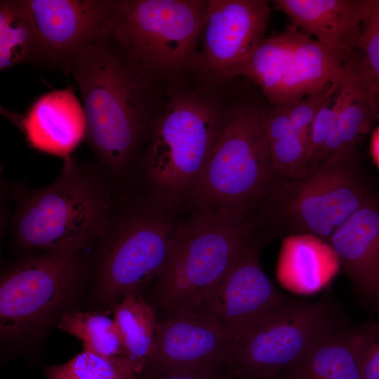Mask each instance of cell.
I'll return each instance as SVG.
<instances>
[{
  "instance_id": "8fae6325",
  "label": "cell",
  "mask_w": 379,
  "mask_h": 379,
  "mask_svg": "<svg viewBox=\"0 0 379 379\" xmlns=\"http://www.w3.org/2000/svg\"><path fill=\"white\" fill-rule=\"evenodd\" d=\"M267 241L256 231L244 242L198 310L230 341L291 300L274 286L261 266L260 253Z\"/></svg>"
},
{
  "instance_id": "e0dca14e",
  "label": "cell",
  "mask_w": 379,
  "mask_h": 379,
  "mask_svg": "<svg viewBox=\"0 0 379 379\" xmlns=\"http://www.w3.org/2000/svg\"><path fill=\"white\" fill-rule=\"evenodd\" d=\"M375 324L352 325L345 319L282 372L290 379H362L364 356Z\"/></svg>"
},
{
  "instance_id": "4dcf8cb0",
  "label": "cell",
  "mask_w": 379,
  "mask_h": 379,
  "mask_svg": "<svg viewBox=\"0 0 379 379\" xmlns=\"http://www.w3.org/2000/svg\"><path fill=\"white\" fill-rule=\"evenodd\" d=\"M263 127L269 143L294 132L288 107H273L270 112L265 110Z\"/></svg>"
},
{
  "instance_id": "7c38bea8",
  "label": "cell",
  "mask_w": 379,
  "mask_h": 379,
  "mask_svg": "<svg viewBox=\"0 0 379 379\" xmlns=\"http://www.w3.org/2000/svg\"><path fill=\"white\" fill-rule=\"evenodd\" d=\"M156 315L152 347L138 375L229 373L231 341L208 317L200 311L190 310Z\"/></svg>"
},
{
  "instance_id": "ffe728a7",
  "label": "cell",
  "mask_w": 379,
  "mask_h": 379,
  "mask_svg": "<svg viewBox=\"0 0 379 379\" xmlns=\"http://www.w3.org/2000/svg\"><path fill=\"white\" fill-rule=\"evenodd\" d=\"M340 84L345 98L335 127L328 140L340 151L356 148L379 118L376 86L357 51L343 65Z\"/></svg>"
},
{
  "instance_id": "5bb4252c",
  "label": "cell",
  "mask_w": 379,
  "mask_h": 379,
  "mask_svg": "<svg viewBox=\"0 0 379 379\" xmlns=\"http://www.w3.org/2000/svg\"><path fill=\"white\" fill-rule=\"evenodd\" d=\"M46 67L68 74L73 61L109 30L119 0H27Z\"/></svg>"
},
{
  "instance_id": "4316f807",
  "label": "cell",
  "mask_w": 379,
  "mask_h": 379,
  "mask_svg": "<svg viewBox=\"0 0 379 379\" xmlns=\"http://www.w3.org/2000/svg\"><path fill=\"white\" fill-rule=\"evenodd\" d=\"M269 145L274 170L279 178L299 180L309 175L307 137L294 131Z\"/></svg>"
},
{
  "instance_id": "484cf974",
  "label": "cell",
  "mask_w": 379,
  "mask_h": 379,
  "mask_svg": "<svg viewBox=\"0 0 379 379\" xmlns=\"http://www.w3.org/2000/svg\"><path fill=\"white\" fill-rule=\"evenodd\" d=\"M46 379H137L128 357H104L83 351L61 365H44Z\"/></svg>"
},
{
  "instance_id": "8992f818",
  "label": "cell",
  "mask_w": 379,
  "mask_h": 379,
  "mask_svg": "<svg viewBox=\"0 0 379 379\" xmlns=\"http://www.w3.org/2000/svg\"><path fill=\"white\" fill-rule=\"evenodd\" d=\"M376 195L354 148L329 155L305 178H280L249 215L269 239L312 234L328 243L334 232Z\"/></svg>"
},
{
  "instance_id": "f1b7e54d",
  "label": "cell",
  "mask_w": 379,
  "mask_h": 379,
  "mask_svg": "<svg viewBox=\"0 0 379 379\" xmlns=\"http://www.w3.org/2000/svg\"><path fill=\"white\" fill-rule=\"evenodd\" d=\"M358 51L376 86L379 104V0H366Z\"/></svg>"
},
{
  "instance_id": "52a82bcc",
  "label": "cell",
  "mask_w": 379,
  "mask_h": 379,
  "mask_svg": "<svg viewBox=\"0 0 379 379\" xmlns=\"http://www.w3.org/2000/svg\"><path fill=\"white\" fill-rule=\"evenodd\" d=\"M256 231L249 215L194 210L180 222L166 262L144 294L156 313L198 311L239 248Z\"/></svg>"
},
{
  "instance_id": "603a6c76",
  "label": "cell",
  "mask_w": 379,
  "mask_h": 379,
  "mask_svg": "<svg viewBox=\"0 0 379 379\" xmlns=\"http://www.w3.org/2000/svg\"><path fill=\"white\" fill-rule=\"evenodd\" d=\"M46 67L39 32L27 0L0 1V69L20 63Z\"/></svg>"
},
{
  "instance_id": "cb8c5ba5",
  "label": "cell",
  "mask_w": 379,
  "mask_h": 379,
  "mask_svg": "<svg viewBox=\"0 0 379 379\" xmlns=\"http://www.w3.org/2000/svg\"><path fill=\"white\" fill-rule=\"evenodd\" d=\"M128 358L139 375L151 352L157 324L154 310L144 295H128L113 308Z\"/></svg>"
},
{
  "instance_id": "2e32d148",
  "label": "cell",
  "mask_w": 379,
  "mask_h": 379,
  "mask_svg": "<svg viewBox=\"0 0 379 379\" xmlns=\"http://www.w3.org/2000/svg\"><path fill=\"white\" fill-rule=\"evenodd\" d=\"M291 25L345 62L357 51L366 0H274Z\"/></svg>"
},
{
  "instance_id": "f546056e",
  "label": "cell",
  "mask_w": 379,
  "mask_h": 379,
  "mask_svg": "<svg viewBox=\"0 0 379 379\" xmlns=\"http://www.w3.org/2000/svg\"><path fill=\"white\" fill-rule=\"evenodd\" d=\"M340 76L333 82L304 96L288 107L295 131L307 138L310 127L315 116L337 93L340 87Z\"/></svg>"
},
{
  "instance_id": "d6986e66",
  "label": "cell",
  "mask_w": 379,
  "mask_h": 379,
  "mask_svg": "<svg viewBox=\"0 0 379 379\" xmlns=\"http://www.w3.org/2000/svg\"><path fill=\"white\" fill-rule=\"evenodd\" d=\"M340 270V260L329 243L312 234L284 238L277 277L286 289L300 295L315 293L328 285Z\"/></svg>"
},
{
  "instance_id": "1f68e13d",
  "label": "cell",
  "mask_w": 379,
  "mask_h": 379,
  "mask_svg": "<svg viewBox=\"0 0 379 379\" xmlns=\"http://www.w3.org/2000/svg\"><path fill=\"white\" fill-rule=\"evenodd\" d=\"M378 317L375 338L368 349L362 363V379H379V299L373 307Z\"/></svg>"
},
{
  "instance_id": "30bf717a",
  "label": "cell",
  "mask_w": 379,
  "mask_h": 379,
  "mask_svg": "<svg viewBox=\"0 0 379 379\" xmlns=\"http://www.w3.org/2000/svg\"><path fill=\"white\" fill-rule=\"evenodd\" d=\"M344 320L341 308L331 296L312 302L291 299L231 341L228 370L232 379L281 374Z\"/></svg>"
},
{
  "instance_id": "7402d4cb",
  "label": "cell",
  "mask_w": 379,
  "mask_h": 379,
  "mask_svg": "<svg viewBox=\"0 0 379 379\" xmlns=\"http://www.w3.org/2000/svg\"><path fill=\"white\" fill-rule=\"evenodd\" d=\"M298 33L296 27L288 25L283 32L265 38L239 72V77L250 79L260 88L273 107L280 106Z\"/></svg>"
},
{
  "instance_id": "9a60e30c",
  "label": "cell",
  "mask_w": 379,
  "mask_h": 379,
  "mask_svg": "<svg viewBox=\"0 0 379 379\" xmlns=\"http://www.w3.org/2000/svg\"><path fill=\"white\" fill-rule=\"evenodd\" d=\"M340 269L364 303L379 299V197H373L345 220L328 241Z\"/></svg>"
},
{
  "instance_id": "5b68a950",
  "label": "cell",
  "mask_w": 379,
  "mask_h": 379,
  "mask_svg": "<svg viewBox=\"0 0 379 379\" xmlns=\"http://www.w3.org/2000/svg\"><path fill=\"white\" fill-rule=\"evenodd\" d=\"M114 189L97 163L65 159L49 185L13 192L14 245L23 251L84 252L96 241L112 211Z\"/></svg>"
},
{
  "instance_id": "d4e9b609",
  "label": "cell",
  "mask_w": 379,
  "mask_h": 379,
  "mask_svg": "<svg viewBox=\"0 0 379 379\" xmlns=\"http://www.w3.org/2000/svg\"><path fill=\"white\" fill-rule=\"evenodd\" d=\"M57 328L80 340L84 351L104 357H128L116 321L105 314L77 310L65 316Z\"/></svg>"
},
{
  "instance_id": "ba28073f",
  "label": "cell",
  "mask_w": 379,
  "mask_h": 379,
  "mask_svg": "<svg viewBox=\"0 0 379 379\" xmlns=\"http://www.w3.org/2000/svg\"><path fill=\"white\" fill-rule=\"evenodd\" d=\"M264 108L237 99L187 207L249 214L279 180L263 127Z\"/></svg>"
},
{
  "instance_id": "836d02e7",
  "label": "cell",
  "mask_w": 379,
  "mask_h": 379,
  "mask_svg": "<svg viewBox=\"0 0 379 379\" xmlns=\"http://www.w3.org/2000/svg\"><path fill=\"white\" fill-rule=\"evenodd\" d=\"M371 154L375 164L379 168V126L374 129L371 135Z\"/></svg>"
},
{
  "instance_id": "ac0fdd59",
  "label": "cell",
  "mask_w": 379,
  "mask_h": 379,
  "mask_svg": "<svg viewBox=\"0 0 379 379\" xmlns=\"http://www.w3.org/2000/svg\"><path fill=\"white\" fill-rule=\"evenodd\" d=\"M21 124L32 147L64 160L70 158L86 135L84 109L71 88L53 91L39 98Z\"/></svg>"
},
{
  "instance_id": "4fadbf2b",
  "label": "cell",
  "mask_w": 379,
  "mask_h": 379,
  "mask_svg": "<svg viewBox=\"0 0 379 379\" xmlns=\"http://www.w3.org/2000/svg\"><path fill=\"white\" fill-rule=\"evenodd\" d=\"M270 11L265 0H208L199 69L221 80L239 77L265 39Z\"/></svg>"
},
{
  "instance_id": "277c9868",
  "label": "cell",
  "mask_w": 379,
  "mask_h": 379,
  "mask_svg": "<svg viewBox=\"0 0 379 379\" xmlns=\"http://www.w3.org/2000/svg\"><path fill=\"white\" fill-rule=\"evenodd\" d=\"M178 210L149 187L115 201L96 240L86 310L108 315L125 296L144 295L166 262Z\"/></svg>"
},
{
  "instance_id": "83f0119b",
  "label": "cell",
  "mask_w": 379,
  "mask_h": 379,
  "mask_svg": "<svg viewBox=\"0 0 379 379\" xmlns=\"http://www.w3.org/2000/svg\"><path fill=\"white\" fill-rule=\"evenodd\" d=\"M345 92L340 84L335 96L315 116L307 134L310 153L308 172L312 173L321 163V153L330 134L335 127L343 109Z\"/></svg>"
},
{
  "instance_id": "6da1fadb",
  "label": "cell",
  "mask_w": 379,
  "mask_h": 379,
  "mask_svg": "<svg viewBox=\"0 0 379 379\" xmlns=\"http://www.w3.org/2000/svg\"><path fill=\"white\" fill-rule=\"evenodd\" d=\"M86 136L115 189L131 183L174 89L135 60L108 32L72 62Z\"/></svg>"
},
{
  "instance_id": "7a4b0ae2",
  "label": "cell",
  "mask_w": 379,
  "mask_h": 379,
  "mask_svg": "<svg viewBox=\"0 0 379 379\" xmlns=\"http://www.w3.org/2000/svg\"><path fill=\"white\" fill-rule=\"evenodd\" d=\"M236 79L197 72L174 89L142 158L146 186L179 209L187 206L239 98Z\"/></svg>"
},
{
  "instance_id": "d6a6232c",
  "label": "cell",
  "mask_w": 379,
  "mask_h": 379,
  "mask_svg": "<svg viewBox=\"0 0 379 379\" xmlns=\"http://www.w3.org/2000/svg\"><path fill=\"white\" fill-rule=\"evenodd\" d=\"M137 379H232L227 372L222 373H177L150 375H138Z\"/></svg>"
},
{
  "instance_id": "44dd1931",
  "label": "cell",
  "mask_w": 379,
  "mask_h": 379,
  "mask_svg": "<svg viewBox=\"0 0 379 379\" xmlns=\"http://www.w3.org/2000/svg\"><path fill=\"white\" fill-rule=\"evenodd\" d=\"M344 63L334 52L299 31L279 107L291 106L338 79Z\"/></svg>"
},
{
  "instance_id": "9c48e42d",
  "label": "cell",
  "mask_w": 379,
  "mask_h": 379,
  "mask_svg": "<svg viewBox=\"0 0 379 379\" xmlns=\"http://www.w3.org/2000/svg\"><path fill=\"white\" fill-rule=\"evenodd\" d=\"M208 0H119L108 31L142 66L173 86L199 69Z\"/></svg>"
},
{
  "instance_id": "3957f363",
  "label": "cell",
  "mask_w": 379,
  "mask_h": 379,
  "mask_svg": "<svg viewBox=\"0 0 379 379\" xmlns=\"http://www.w3.org/2000/svg\"><path fill=\"white\" fill-rule=\"evenodd\" d=\"M93 255L27 251L1 272V360L39 357L51 331L82 310L93 272Z\"/></svg>"
},
{
  "instance_id": "e575fe53",
  "label": "cell",
  "mask_w": 379,
  "mask_h": 379,
  "mask_svg": "<svg viewBox=\"0 0 379 379\" xmlns=\"http://www.w3.org/2000/svg\"><path fill=\"white\" fill-rule=\"evenodd\" d=\"M262 379H290V378L280 374L276 376H272V377L265 378H262Z\"/></svg>"
}]
</instances>
